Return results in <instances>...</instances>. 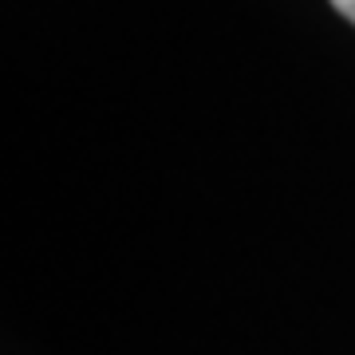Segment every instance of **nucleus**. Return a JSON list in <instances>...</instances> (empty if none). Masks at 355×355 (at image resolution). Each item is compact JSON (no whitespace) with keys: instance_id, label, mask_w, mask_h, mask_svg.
Listing matches in <instances>:
<instances>
[{"instance_id":"1","label":"nucleus","mask_w":355,"mask_h":355,"mask_svg":"<svg viewBox=\"0 0 355 355\" xmlns=\"http://www.w3.org/2000/svg\"><path fill=\"white\" fill-rule=\"evenodd\" d=\"M331 8H336L340 16H347V20L355 24V0H331Z\"/></svg>"}]
</instances>
